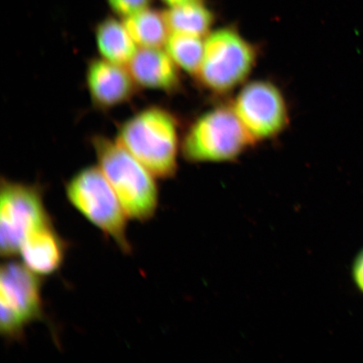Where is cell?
Instances as JSON below:
<instances>
[{"instance_id":"obj_1","label":"cell","mask_w":363,"mask_h":363,"mask_svg":"<svg viewBox=\"0 0 363 363\" xmlns=\"http://www.w3.org/2000/svg\"><path fill=\"white\" fill-rule=\"evenodd\" d=\"M179 129L178 120L170 111L149 106L125 121L116 139L157 179H167L178 170Z\"/></svg>"},{"instance_id":"obj_2","label":"cell","mask_w":363,"mask_h":363,"mask_svg":"<svg viewBox=\"0 0 363 363\" xmlns=\"http://www.w3.org/2000/svg\"><path fill=\"white\" fill-rule=\"evenodd\" d=\"M91 143L97 165L111 184L129 219L140 223L152 220L159 206L156 177L116 139L96 135Z\"/></svg>"},{"instance_id":"obj_10","label":"cell","mask_w":363,"mask_h":363,"mask_svg":"<svg viewBox=\"0 0 363 363\" xmlns=\"http://www.w3.org/2000/svg\"><path fill=\"white\" fill-rule=\"evenodd\" d=\"M67 250V240L52 222L31 233L21 244L18 256L27 269L45 279L60 271Z\"/></svg>"},{"instance_id":"obj_9","label":"cell","mask_w":363,"mask_h":363,"mask_svg":"<svg viewBox=\"0 0 363 363\" xmlns=\"http://www.w3.org/2000/svg\"><path fill=\"white\" fill-rule=\"evenodd\" d=\"M85 80L91 101L101 110H111L129 102L138 88L126 66L101 57L89 62Z\"/></svg>"},{"instance_id":"obj_13","label":"cell","mask_w":363,"mask_h":363,"mask_svg":"<svg viewBox=\"0 0 363 363\" xmlns=\"http://www.w3.org/2000/svg\"><path fill=\"white\" fill-rule=\"evenodd\" d=\"M123 22L139 48H164L171 34L164 13L149 7L125 17Z\"/></svg>"},{"instance_id":"obj_3","label":"cell","mask_w":363,"mask_h":363,"mask_svg":"<svg viewBox=\"0 0 363 363\" xmlns=\"http://www.w3.org/2000/svg\"><path fill=\"white\" fill-rule=\"evenodd\" d=\"M67 201L125 255L133 252L124 208L99 166L84 167L65 185Z\"/></svg>"},{"instance_id":"obj_17","label":"cell","mask_w":363,"mask_h":363,"mask_svg":"<svg viewBox=\"0 0 363 363\" xmlns=\"http://www.w3.org/2000/svg\"><path fill=\"white\" fill-rule=\"evenodd\" d=\"M352 275L354 284L363 294V248L357 254L352 267Z\"/></svg>"},{"instance_id":"obj_11","label":"cell","mask_w":363,"mask_h":363,"mask_svg":"<svg viewBox=\"0 0 363 363\" xmlns=\"http://www.w3.org/2000/svg\"><path fill=\"white\" fill-rule=\"evenodd\" d=\"M127 68L138 88L169 93L179 88V67L164 48H138Z\"/></svg>"},{"instance_id":"obj_18","label":"cell","mask_w":363,"mask_h":363,"mask_svg":"<svg viewBox=\"0 0 363 363\" xmlns=\"http://www.w3.org/2000/svg\"><path fill=\"white\" fill-rule=\"evenodd\" d=\"M169 7L183 6V4L202 2V0H162Z\"/></svg>"},{"instance_id":"obj_12","label":"cell","mask_w":363,"mask_h":363,"mask_svg":"<svg viewBox=\"0 0 363 363\" xmlns=\"http://www.w3.org/2000/svg\"><path fill=\"white\" fill-rule=\"evenodd\" d=\"M94 34L99 57L116 65L127 67L139 48L124 22L113 17L99 22Z\"/></svg>"},{"instance_id":"obj_14","label":"cell","mask_w":363,"mask_h":363,"mask_svg":"<svg viewBox=\"0 0 363 363\" xmlns=\"http://www.w3.org/2000/svg\"><path fill=\"white\" fill-rule=\"evenodd\" d=\"M163 13L171 33L203 38L210 33L215 21L213 13L202 2L172 6Z\"/></svg>"},{"instance_id":"obj_6","label":"cell","mask_w":363,"mask_h":363,"mask_svg":"<svg viewBox=\"0 0 363 363\" xmlns=\"http://www.w3.org/2000/svg\"><path fill=\"white\" fill-rule=\"evenodd\" d=\"M53 222L42 188L3 178L0 184V254L11 259L23 242L40 227Z\"/></svg>"},{"instance_id":"obj_5","label":"cell","mask_w":363,"mask_h":363,"mask_svg":"<svg viewBox=\"0 0 363 363\" xmlns=\"http://www.w3.org/2000/svg\"><path fill=\"white\" fill-rule=\"evenodd\" d=\"M6 260L0 270V334L9 342H21L29 325L44 319V279L21 262Z\"/></svg>"},{"instance_id":"obj_4","label":"cell","mask_w":363,"mask_h":363,"mask_svg":"<svg viewBox=\"0 0 363 363\" xmlns=\"http://www.w3.org/2000/svg\"><path fill=\"white\" fill-rule=\"evenodd\" d=\"M254 143L233 106H220L194 122L182 140L181 152L189 162H228Z\"/></svg>"},{"instance_id":"obj_7","label":"cell","mask_w":363,"mask_h":363,"mask_svg":"<svg viewBox=\"0 0 363 363\" xmlns=\"http://www.w3.org/2000/svg\"><path fill=\"white\" fill-rule=\"evenodd\" d=\"M257 51L237 30L222 28L208 34L196 78L204 88L225 94L242 84L256 66Z\"/></svg>"},{"instance_id":"obj_16","label":"cell","mask_w":363,"mask_h":363,"mask_svg":"<svg viewBox=\"0 0 363 363\" xmlns=\"http://www.w3.org/2000/svg\"><path fill=\"white\" fill-rule=\"evenodd\" d=\"M112 10L124 18L148 8L152 0H107Z\"/></svg>"},{"instance_id":"obj_8","label":"cell","mask_w":363,"mask_h":363,"mask_svg":"<svg viewBox=\"0 0 363 363\" xmlns=\"http://www.w3.org/2000/svg\"><path fill=\"white\" fill-rule=\"evenodd\" d=\"M233 108L254 142L275 138L289 121L282 91L270 81L250 82L240 91Z\"/></svg>"},{"instance_id":"obj_15","label":"cell","mask_w":363,"mask_h":363,"mask_svg":"<svg viewBox=\"0 0 363 363\" xmlns=\"http://www.w3.org/2000/svg\"><path fill=\"white\" fill-rule=\"evenodd\" d=\"M164 48L179 69L195 77L197 76L203 58V38L171 33Z\"/></svg>"}]
</instances>
